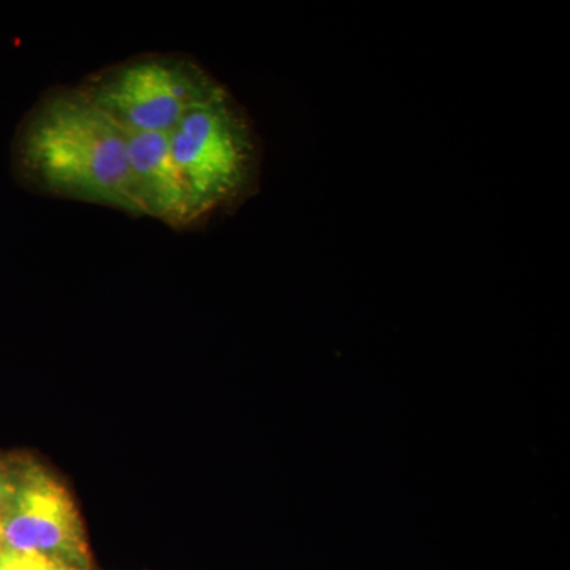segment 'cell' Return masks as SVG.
<instances>
[{"label": "cell", "mask_w": 570, "mask_h": 570, "mask_svg": "<svg viewBox=\"0 0 570 570\" xmlns=\"http://www.w3.org/2000/svg\"><path fill=\"white\" fill-rule=\"evenodd\" d=\"M11 174L32 193L140 216L129 134L78 85L50 89L26 112L11 141Z\"/></svg>", "instance_id": "6da1fadb"}, {"label": "cell", "mask_w": 570, "mask_h": 570, "mask_svg": "<svg viewBox=\"0 0 570 570\" xmlns=\"http://www.w3.org/2000/svg\"><path fill=\"white\" fill-rule=\"evenodd\" d=\"M168 138L200 223L238 208L257 193L261 142L245 108L223 82Z\"/></svg>", "instance_id": "7a4b0ae2"}, {"label": "cell", "mask_w": 570, "mask_h": 570, "mask_svg": "<svg viewBox=\"0 0 570 570\" xmlns=\"http://www.w3.org/2000/svg\"><path fill=\"white\" fill-rule=\"evenodd\" d=\"M220 82L189 56H135L78 82L127 134H170Z\"/></svg>", "instance_id": "3957f363"}, {"label": "cell", "mask_w": 570, "mask_h": 570, "mask_svg": "<svg viewBox=\"0 0 570 570\" xmlns=\"http://www.w3.org/2000/svg\"><path fill=\"white\" fill-rule=\"evenodd\" d=\"M11 460L9 497L0 512L3 547L94 570L85 523L69 487L36 456L11 453Z\"/></svg>", "instance_id": "277c9868"}, {"label": "cell", "mask_w": 570, "mask_h": 570, "mask_svg": "<svg viewBox=\"0 0 570 570\" xmlns=\"http://www.w3.org/2000/svg\"><path fill=\"white\" fill-rule=\"evenodd\" d=\"M129 170L140 216L175 230L200 224L167 134H129Z\"/></svg>", "instance_id": "5b68a950"}, {"label": "cell", "mask_w": 570, "mask_h": 570, "mask_svg": "<svg viewBox=\"0 0 570 570\" xmlns=\"http://www.w3.org/2000/svg\"><path fill=\"white\" fill-rule=\"evenodd\" d=\"M0 570H78L67 568L33 551L13 550L3 547L0 551Z\"/></svg>", "instance_id": "8992f818"}, {"label": "cell", "mask_w": 570, "mask_h": 570, "mask_svg": "<svg viewBox=\"0 0 570 570\" xmlns=\"http://www.w3.org/2000/svg\"><path fill=\"white\" fill-rule=\"evenodd\" d=\"M11 468H13L11 453L0 452V512H2L3 504H6L7 497H9Z\"/></svg>", "instance_id": "52a82bcc"}, {"label": "cell", "mask_w": 570, "mask_h": 570, "mask_svg": "<svg viewBox=\"0 0 570 570\" xmlns=\"http://www.w3.org/2000/svg\"><path fill=\"white\" fill-rule=\"evenodd\" d=\"M3 550V540H2V534H0V551Z\"/></svg>", "instance_id": "ba28073f"}]
</instances>
